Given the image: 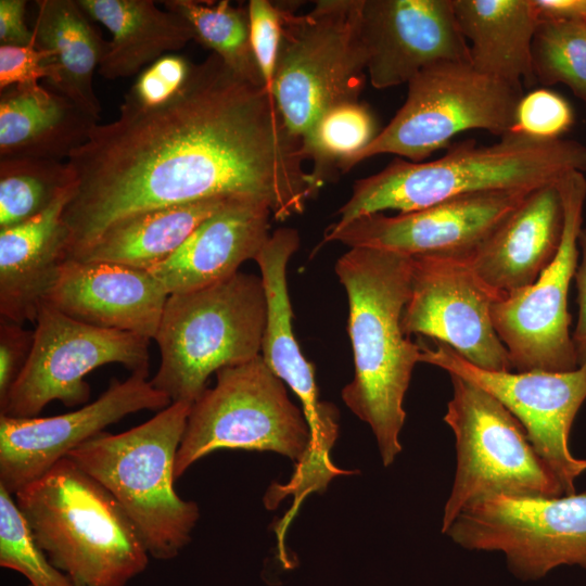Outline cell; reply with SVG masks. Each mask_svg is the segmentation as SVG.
Segmentation results:
<instances>
[{
	"label": "cell",
	"mask_w": 586,
	"mask_h": 586,
	"mask_svg": "<svg viewBox=\"0 0 586 586\" xmlns=\"http://www.w3.org/2000/svg\"><path fill=\"white\" fill-rule=\"evenodd\" d=\"M275 97L216 54L152 107L122 103L66 161L76 188L63 212L67 260L127 216L212 198L266 203L276 220L304 212L321 188Z\"/></svg>",
	"instance_id": "1"
},
{
	"label": "cell",
	"mask_w": 586,
	"mask_h": 586,
	"mask_svg": "<svg viewBox=\"0 0 586 586\" xmlns=\"http://www.w3.org/2000/svg\"><path fill=\"white\" fill-rule=\"evenodd\" d=\"M411 262V256L391 251L353 247L334 267L348 298L355 367L342 399L371 428L384 467L402 451L403 403L421 353L400 326L410 296Z\"/></svg>",
	"instance_id": "2"
},
{
	"label": "cell",
	"mask_w": 586,
	"mask_h": 586,
	"mask_svg": "<svg viewBox=\"0 0 586 586\" xmlns=\"http://www.w3.org/2000/svg\"><path fill=\"white\" fill-rule=\"evenodd\" d=\"M570 171H586V145L576 140H539L515 131L489 145L467 139L450 144L437 160L415 163L397 157L381 171L356 180L335 224L387 209L419 211L479 192L533 191Z\"/></svg>",
	"instance_id": "3"
},
{
	"label": "cell",
	"mask_w": 586,
	"mask_h": 586,
	"mask_svg": "<svg viewBox=\"0 0 586 586\" xmlns=\"http://www.w3.org/2000/svg\"><path fill=\"white\" fill-rule=\"evenodd\" d=\"M37 544L75 586H125L149 552L112 494L65 457L15 494Z\"/></svg>",
	"instance_id": "4"
},
{
	"label": "cell",
	"mask_w": 586,
	"mask_h": 586,
	"mask_svg": "<svg viewBox=\"0 0 586 586\" xmlns=\"http://www.w3.org/2000/svg\"><path fill=\"white\" fill-rule=\"evenodd\" d=\"M191 405L171 403L146 422L118 434L101 432L66 456L112 494L157 560L177 557L200 518L196 502L174 489Z\"/></svg>",
	"instance_id": "5"
},
{
	"label": "cell",
	"mask_w": 586,
	"mask_h": 586,
	"mask_svg": "<svg viewBox=\"0 0 586 586\" xmlns=\"http://www.w3.org/2000/svg\"><path fill=\"white\" fill-rule=\"evenodd\" d=\"M267 322L262 277L237 272L195 291L170 294L155 336L161 361L150 381L171 403L193 404L212 373L260 355Z\"/></svg>",
	"instance_id": "6"
},
{
	"label": "cell",
	"mask_w": 586,
	"mask_h": 586,
	"mask_svg": "<svg viewBox=\"0 0 586 586\" xmlns=\"http://www.w3.org/2000/svg\"><path fill=\"white\" fill-rule=\"evenodd\" d=\"M362 0H318L306 13L279 3L281 40L272 94L301 141L331 109L356 103L367 55L360 36Z\"/></svg>",
	"instance_id": "7"
},
{
	"label": "cell",
	"mask_w": 586,
	"mask_h": 586,
	"mask_svg": "<svg viewBox=\"0 0 586 586\" xmlns=\"http://www.w3.org/2000/svg\"><path fill=\"white\" fill-rule=\"evenodd\" d=\"M391 122L360 151L340 165L348 171L380 154L420 163L467 130L502 137L511 131L522 87L476 71L470 62H441L416 74Z\"/></svg>",
	"instance_id": "8"
},
{
	"label": "cell",
	"mask_w": 586,
	"mask_h": 586,
	"mask_svg": "<svg viewBox=\"0 0 586 586\" xmlns=\"http://www.w3.org/2000/svg\"><path fill=\"white\" fill-rule=\"evenodd\" d=\"M213 388L191 405L177 451L175 480L218 449L275 451L297 462L310 443L303 409L259 355L221 368Z\"/></svg>",
	"instance_id": "9"
},
{
	"label": "cell",
	"mask_w": 586,
	"mask_h": 586,
	"mask_svg": "<svg viewBox=\"0 0 586 586\" xmlns=\"http://www.w3.org/2000/svg\"><path fill=\"white\" fill-rule=\"evenodd\" d=\"M444 421L456 440L457 464L442 532L471 502L492 495H564L519 420L491 393L453 373Z\"/></svg>",
	"instance_id": "10"
},
{
	"label": "cell",
	"mask_w": 586,
	"mask_h": 586,
	"mask_svg": "<svg viewBox=\"0 0 586 586\" xmlns=\"http://www.w3.org/2000/svg\"><path fill=\"white\" fill-rule=\"evenodd\" d=\"M444 534L468 550L501 551L522 581L559 565L586 569V492L487 496L463 508Z\"/></svg>",
	"instance_id": "11"
},
{
	"label": "cell",
	"mask_w": 586,
	"mask_h": 586,
	"mask_svg": "<svg viewBox=\"0 0 586 586\" xmlns=\"http://www.w3.org/2000/svg\"><path fill=\"white\" fill-rule=\"evenodd\" d=\"M558 188L564 225L557 255L535 283L498 300L492 308L495 331L517 372L578 368L568 294L578 264L586 177L582 171H570L560 178Z\"/></svg>",
	"instance_id": "12"
},
{
	"label": "cell",
	"mask_w": 586,
	"mask_h": 586,
	"mask_svg": "<svg viewBox=\"0 0 586 586\" xmlns=\"http://www.w3.org/2000/svg\"><path fill=\"white\" fill-rule=\"evenodd\" d=\"M149 339L75 320L50 305L39 307L30 356L0 404V415L38 417L52 400L67 407L90 397L85 377L98 367L120 364L131 373L149 374Z\"/></svg>",
	"instance_id": "13"
},
{
	"label": "cell",
	"mask_w": 586,
	"mask_h": 586,
	"mask_svg": "<svg viewBox=\"0 0 586 586\" xmlns=\"http://www.w3.org/2000/svg\"><path fill=\"white\" fill-rule=\"evenodd\" d=\"M419 345V362L459 375L497 398L522 424L564 495L575 493L574 483L586 471V459L572 456L569 434L586 399V364L565 372L488 371L473 366L444 343Z\"/></svg>",
	"instance_id": "14"
},
{
	"label": "cell",
	"mask_w": 586,
	"mask_h": 586,
	"mask_svg": "<svg viewBox=\"0 0 586 586\" xmlns=\"http://www.w3.org/2000/svg\"><path fill=\"white\" fill-rule=\"evenodd\" d=\"M411 257L410 296L400 319L404 334L444 343L477 368L511 371L492 319L493 305L501 297L462 259Z\"/></svg>",
	"instance_id": "15"
},
{
	"label": "cell",
	"mask_w": 586,
	"mask_h": 586,
	"mask_svg": "<svg viewBox=\"0 0 586 586\" xmlns=\"http://www.w3.org/2000/svg\"><path fill=\"white\" fill-rule=\"evenodd\" d=\"M536 190V189H535ZM534 191V190H533ZM524 190L479 192L395 216L383 212L331 225L323 243L371 247L408 256L463 259L531 193Z\"/></svg>",
	"instance_id": "16"
},
{
	"label": "cell",
	"mask_w": 586,
	"mask_h": 586,
	"mask_svg": "<svg viewBox=\"0 0 586 586\" xmlns=\"http://www.w3.org/2000/svg\"><path fill=\"white\" fill-rule=\"evenodd\" d=\"M148 375L113 379L92 403L53 417L0 415V485L11 494L41 477L73 449L104 429L141 410H163L171 400Z\"/></svg>",
	"instance_id": "17"
},
{
	"label": "cell",
	"mask_w": 586,
	"mask_h": 586,
	"mask_svg": "<svg viewBox=\"0 0 586 586\" xmlns=\"http://www.w3.org/2000/svg\"><path fill=\"white\" fill-rule=\"evenodd\" d=\"M360 36L377 89L409 80L441 62H470L453 0H362Z\"/></svg>",
	"instance_id": "18"
},
{
	"label": "cell",
	"mask_w": 586,
	"mask_h": 586,
	"mask_svg": "<svg viewBox=\"0 0 586 586\" xmlns=\"http://www.w3.org/2000/svg\"><path fill=\"white\" fill-rule=\"evenodd\" d=\"M298 246L295 229L279 228L254 259L260 269L267 300L260 356L301 400L310 431L309 447L330 451L337 437L339 411L334 405L319 399L314 366L304 357L293 333L286 267Z\"/></svg>",
	"instance_id": "19"
},
{
	"label": "cell",
	"mask_w": 586,
	"mask_h": 586,
	"mask_svg": "<svg viewBox=\"0 0 586 586\" xmlns=\"http://www.w3.org/2000/svg\"><path fill=\"white\" fill-rule=\"evenodd\" d=\"M168 296L146 270L66 260L43 303L87 324L151 340L156 336Z\"/></svg>",
	"instance_id": "20"
},
{
	"label": "cell",
	"mask_w": 586,
	"mask_h": 586,
	"mask_svg": "<svg viewBox=\"0 0 586 586\" xmlns=\"http://www.w3.org/2000/svg\"><path fill=\"white\" fill-rule=\"evenodd\" d=\"M558 181L532 191L462 259L501 298L535 283L558 253L564 225Z\"/></svg>",
	"instance_id": "21"
},
{
	"label": "cell",
	"mask_w": 586,
	"mask_h": 586,
	"mask_svg": "<svg viewBox=\"0 0 586 586\" xmlns=\"http://www.w3.org/2000/svg\"><path fill=\"white\" fill-rule=\"evenodd\" d=\"M269 206L258 200H235L204 220L181 246L149 272L168 295L200 290L239 272L255 259L270 238Z\"/></svg>",
	"instance_id": "22"
},
{
	"label": "cell",
	"mask_w": 586,
	"mask_h": 586,
	"mask_svg": "<svg viewBox=\"0 0 586 586\" xmlns=\"http://www.w3.org/2000/svg\"><path fill=\"white\" fill-rule=\"evenodd\" d=\"M76 184L47 209L0 229V315L23 324L36 322L40 305L67 260L69 232L63 212Z\"/></svg>",
	"instance_id": "23"
},
{
	"label": "cell",
	"mask_w": 586,
	"mask_h": 586,
	"mask_svg": "<svg viewBox=\"0 0 586 586\" xmlns=\"http://www.w3.org/2000/svg\"><path fill=\"white\" fill-rule=\"evenodd\" d=\"M34 43L48 52L49 88L64 95L94 120L101 104L93 75L107 51L109 41L93 26L77 0H37L33 24Z\"/></svg>",
	"instance_id": "24"
},
{
	"label": "cell",
	"mask_w": 586,
	"mask_h": 586,
	"mask_svg": "<svg viewBox=\"0 0 586 586\" xmlns=\"http://www.w3.org/2000/svg\"><path fill=\"white\" fill-rule=\"evenodd\" d=\"M98 124L72 101L41 85L0 94V160H68Z\"/></svg>",
	"instance_id": "25"
},
{
	"label": "cell",
	"mask_w": 586,
	"mask_h": 586,
	"mask_svg": "<svg viewBox=\"0 0 586 586\" xmlns=\"http://www.w3.org/2000/svg\"><path fill=\"white\" fill-rule=\"evenodd\" d=\"M470 63L513 86L535 81L532 46L539 20L533 0H453Z\"/></svg>",
	"instance_id": "26"
},
{
	"label": "cell",
	"mask_w": 586,
	"mask_h": 586,
	"mask_svg": "<svg viewBox=\"0 0 586 586\" xmlns=\"http://www.w3.org/2000/svg\"><path fill=\"white\" fill-rule=\"evenodd\" d=\"M88 16L112 34L99 73L106 79L130 77L165 54L194 40L183 17L152 0H77Z\"/></svg>",
	"instance_id": "27"
},
{
	"label": "cell",
	"mask_w": 586,
	"mask_h": 586,
	"mask_svg": "<svg viewBox=\"0 0 586 586\" xmlns=\"http://www.w3.org/2000/svg\"><path fill=\"white\" fill-rule=\"evenodd\" d=\"M235 200L239 199L212 198L127 216L110 225L69 260L149 271L173 255L204 220Z\"/></svg>",
	"instance_id": "28"
},
{
	"label": "cell",
	"mask_w": 586,
	"mask_h": 586,
	"mask_svg": "<svg viewBox=\"0 0 586 586\" xmlns=\"http://www.w3.org/2000/svg\"><path fill=\"white\" fill-rule=\"evenodd\" d=\"M166 10L179 14L191 27L194 40L213 50L241 78L265 86L252 41L247 8L229 1L166 0Z\"/></svg>",
	"instance_id": "29"
},
{
	"label": "cell",
	"mask_w": 586,
	"mask_h": 586,
	"mask_svg": "<svg viewBox=\"0 0 586 586\" xmlns=\"http://www.w3.org/2000/svg\"><path fill=\"white\" fill-rule=\"evenodd\" d=\"M76 184L67 162L0 160V229L31 219Z\"/></svg>",
	"instance_id": "30"
},
{
	"label": "cell",
	"mask_w": 586,
	"mask_h": 586,
	"mask_svg": "<svg viewBox=\"0 0 586 586\" xmlns=\"http://www.w3.org/2000/svg\"><path fill=\"white\" fill-rule=\"evenodd\" d=\"M368 109L356 103L335 106L321 116L303 139L305 160L313 161L311 177L319 186L335 178L340 165L374 138Z\"/></svg>",
	"instance_id": "31"
},
{
	"label": "cell",
	"mask_w": 586,
	"mask_h": 586,
	"mask_svg": "<svg viewBox=\"0 0 586 586\" xmlns=\"http://www.w3.org/2000/svg\"><path fill=\"white\" fill-rule=\"evenodd\" d=\"M535 81L565 85L586 104V22L539 21L532 46Z\"/></svg>",
	"instance_id": "32"
},
{
	"label": "cell",
	"mask_w": 586,
	"mask_h": 586,
	"mask_svg": "<svg viewBox=\"0 0 586 586\" xmlns=\"http://www.w3.org/2000/svg\"><path fill=\"white\" fill-rule=\"evenodd\" d=\"M12 495L0 485V565L24 575L28 586H75L39 547Z\"/></svg>",
	"instance_id": "33"
},
{
	"label": "cell",
	"mask_w": 586,
	"mask_h": 586,
	"mask_svg": "<svg viewBox=\"0 0 586 586\" xmlns=\"http://www.w3.org/2000/svg\"><path fill=\"white\" fill-rule=\"evenodd\" d=\"M574 124L571 104L547 88L535 89L519 100L511 131L539 140L560 139Z\"/></svg>",
	"instance_id": "34"
},
{
	"label": "cell",
	"mask_w": 586,
	"mask_h": 586,
	"mask_svg": "<svg viewBox=\"0 0 586 586\" xmlns=\"http://www.w3.org/2000/svg\"><path fill=\"white\" fill-rule=\"evenodd\" d=\"M192 63L183 55L168 53L150 64L124 97L127 105L152 107L167 102L184 85Z\"/></svg>",
	"instance_id": "35"
},
{
	"label": "cell",
	"mask_w": 586,
	"mask_h": 586,
	"mask_svg": "<svg viewBox=\"0 0 586 586\" xmlns=\"http://www.w3.org/2000/svg\"><path fill=\"white\" fill-rule=\"evenodd\" d=\"M247 10L253 51L265 88L272 94L281 40L279 3L269 0H251Z\"/></svg>",
	"instance_id": "36"
},
{
	"label": "cell",
	"mask_w": 586,
	"mask_h": 586,
	"mask_svg": "<svg viewBox=\"0 0 586 586\" xmlns=\"http://www.w3.org/2000/svg\"><path fill=\"white\" fill-rule=\"evenodd\" d=\"M48 52L29 46H0V90L13 86H36L49 77Z\"/></svg>",
	"instance_id": "37"
},
{
	"label": "cell",
	"mask_w": 586,
	"mask_h": 586,
	"mask_svg": "<svg viewBox=\"0 0 586 586\" xmlns=\"http://www.w3.org/2000/svg\"><path fill=\"white\" fill-rule=\"evenodd\" d=\"M33 345L34 331L11 320L0 319V404L22 373Z\"/></svg>",
	"instance_id": "38"
},
{
	"label": "cell",
	"mask_w": 586,
	"mask_h": 586,
	"mask_svg": "<svg viewBox=\"0 0 586 586\" xmlns=\"http://www.w3.org/2000/svg\"><path fill=\"white\" fill-rule=\"evenodd\" d=\"M27 1L0 0V46H29L34 34L26 25Z\"/></svg>",
	"instance_id": "39"
},
{
	"label": "cell",
	"mask_w": 586,
	"mask_h": 586,
	"mask_svg": "<svg viewBox=\"0 0 586 586\" xmlns=\"http://www.w3.org/2000/svg\"><path fill=\"white\" fill-rule=\"evenodd\" d=\"M577 242L581 262L577 264L574 278L577 289L578 316L572 340L579 367L586 364V228L581 229Z\"/></svg>",
	"instance_id": "40"
},
{
	"label": "cell",
	"mask_w": 586,
	"mask_h": 586,
	"mask_svg": "<svg viewBox=\"0 0 586 586\" xmlns=\"http://www.w3.org/2000/svg\"><path fill=\"white\" fill-rule=\"evenodd\" d=\"M539 21L582 20L585 0H533Z\"/></svg>",
	"instance_id": "41"
},
{
	"label": "cell",
	"mask_w": 586,
	"mask_h": 586,
	"mask_svg": "<svg viewBox=\"0 0 586 586\" xmlns=\"http://www.w3.org/2000/svg\"><path fill=\"white\" fill-rule=\"evenodd\" d=\"M582 20L586 22V0H585V4H584V11H583Z\"/></svg>",
	"instance_id": "42"
}]
</instances>
